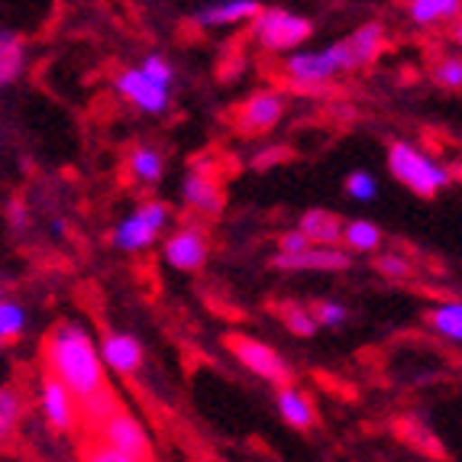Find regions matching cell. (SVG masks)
I'll list each match as a JSON object with an SVG mask.
<instances>
[{"label":"cell","instance_id":"cell-22","mask_svg":"<svg viewBox=\"0 0 462 462\" xmlns=\"http://www.w3.org/2000/svg\"><path fill=\"white\" fill-rule=\"evenodd\" d=\"M411 14H414L417 23H437L439 16H456L459 14V4L456 0H417L411 4Z\"/></svg>","mask_w":462,"mask_h":462},{"label":"cell","instance_id":"cell-35","mask_svg":"<svg viewBox=\"0 0 462 462\" xmlns=\"http://www.w3.org/2000/svg\"><path fill=\"white\" fill-rule=\"evenodd\" d=\"M278 159H288V149H278V152H265V155H259V159H255V165H259V169H265V165H275Z\"/></svg>","mask_w":462,"mask_h":462},{"label":"cell","instance_id":"cell-28","mask_svg":"<svg viewBox=\"0 0 462 462\" xmlns=\"http://www.w3.org/2000/svg\"><path fill=\"white\" fill-rule=\"evenodd\" d=\"M275 310L282 314V320H285L298 337H310V333L317 330V324L310 320V314L304 308H275Z\"/></svg>","mask_w":462,"mask_h":462},{"label":"cell","instance_id":"cell-15","mask_svg":"<svg viewBox=\"0 0 462 462\" xmlns=\"http://www.w3.org/2000/svg\"><path fill=\"white\" fill-rule=\"evenodd\" d=\"M300 236L308 243H317V246H333L343 236V220L327 214V210H310L300 220Z\"/></svg>","mask_w":462,"mask_h":462},{"label":"cell","instance_id":"cell-1","mask_svg":"<svg viewBox=\"0 0 462 462\" xmlns=\"http://www.w3.org/2000/svg\"><path fill=\"white\" fill-rule=\"evenodd\" d=\"M42 365H46V375L62 382L65 392L75 398V404L94 398L100 388H107L91 337L78 324H69V320L55 324L46 333V339H42Z\"/></svg>","mask_w":462,"mask_h":462},{"label":"cell","instance_id":"cell-10","mask_svg":"<svg viewBox=\"0 0 462 462\" xmlns=\"http://www.w3.org/2000/svg\"><path fill=\"white\" fill-rule=\"evenodd\" d=\"M337 62H333L330 52H320V55H294L285 62V75L291 85L300 88H320L324 81H330L337 75Z\"/></svg>","mask_w":462,"mask_h":462},{"label":"cell","instance_id":"cell-4","mask_svg":"<svg viewBox=\"0 0 462 462\" xmlns=\"http://www.w3.org/2000/svg\"><path fill=\"white\" fill-rule=\"evenodd\" d=\"M224 343L239 363L246 365V369H253L255 375H263L265 382H275V385H282V388H291V369L278 359L275 349H269L265 343H259V339L243 337V333H226Z\"/></svg>","mask_w":462,"mask_h":462},{"label":"cell","instance_id":"cell-17","mask_svg":"<svg viewBox=\"0 0 462 462\" xmlns=\"http://www.w3.org/2000/svg\"><path fill=\"white\" fill-rule=\"evenodd\" d=\"M20 417H23V398L16 388H0V449H7L20 430Z\"/></svg>","mask_w":462,"mask_h":462},{"label":"cell","instance_id":"cell-5","mask_svg":"<svg viewBox=\"0 0 462 462\" xmlns=\"http://www.w3.org/2000/svg\"><path fill=\"white\" fill-rule=\"evenodd\" d=\"M253 32L265 49H275L278 52V49L300 46V42L310 36V23L304 16L285 14V10H259V14H255Z\"/></svg>","mask_w":462,"mask_h":462},{"label":"cell","instance_id":"cell-14","mask_svg":"<svg viewBox=\"0 0 462 462\" xmlns=\"http://www.w3.org/2000/svg\"><path fill=\"white\" fill-rule=\"evenodd\" d=\"M278 269H346L349 255L333 246H308L298 255H278Z\"/></svg>","mask_w":462,"mask_h":462},{"label":"cell","instance_id":"cell-18","mask_svg":"<svg viewBox=\"0 0 462 462\" xmlns=\"http://www.w3.org/2000/svg\"><path fill=\"white\" fill-rule=\"evenodd\" d=\"M278 408H282V414H285L288 424L298 427V430H310L314 420H317L310 401L300 392H294V388H282V392H278Z\"/></svg>","mask_w":462,"mask_h":462},{"label":"cell","instance_id":"cell-34","mask_svg":"<svg viewBox=\"0 0 462 462\" xmlns=\"http://www.w3.org/2000/svg\"><path fill=\"white\" fill-rule=\"evenodd\" d=\"M378 272H385V275H398V278H404V275H411V269H408V263H401V259H394V255H385V259H378Z\"/></svg>","mask_w":462,"mask_h":462},{"label":"cell","instance_id":"cell-33","mask_svg":"<svg viewBox=\"0 0 462 462\" xmlns=\"http://www.w3.org/2000/svg\"><path fill=\"white\" fill-rule=\"evenodd\" d=\"M310 243L304 236H300V230H291V233H285L282 236V255H298V253H304Z\"/></svg>","mask_w":462,"mask_h":462},{"label":"cell","instance_id":"cell-19","mask_svg":"<svg viewBox=\"0 0 462 462\" xmlns=\"http://www.w3.org/2000/svg\"><path fill=\"white\" fill-rule=\"evenodd\" d=\"M23 69V39L14 32H0V85L14 81Z\"/></svg>","mask_w":462,"mask_h":462},{"label":"cell","instance_id":"cell-21","mask_svg":"<svg viewBox=\"0 0 462 462\" xmlns=\"http://www.w3.org/2000/svg\"><path fill=\"white\" fill-rule=\"evenodd\" d=\"M430 324L437 327V333H443V337L459 339L462 337V308H459V300H453V304H443L439 310H433Z\"/></svg>","mask_w":462,"mask_h":462},{"label":"cell","instance_id":"cell-29","mask_svg":"<svg viewBox=\"0 0 462 462\" xmlns=\"http://www.w3.org/2000/svg\"><path fill=\"white\" fill-rule=\"evenodd\" d=\"M308 314H310V320H314V324L333 327V324H339V320L346 317V310L339 308V304H330V300H320V304H314Z\"/></svg>","mask_w":462,"mask_h":462},{"label":"cell","instance_id":"cell-13","mask_svg":"<svg viewBox=\"0 0 462 462\" xmlns=\"http://www.w3.org/2000/svg\"><path fill=\"white\" fill-rule=\"evenodd\" d=\"M120 91H124L136 107L149 110V114H159V110L169 107V91L152 85L143 71H126V75L120 78Z\"/></svg>","mask_w":462,"mask_h":462},{"label":"cell","instance_id":"cell-36","mask_svg":"<svg viewBox=\"0 0 462 462\" xmlns=\"http://www.w3.org/2000/svg\"><path fill=\"white\" fill-rule=\"evenodd\" d=\"M198 462H220V459H198Z\"/></svg>","mask_w":462,"mask_h":462},{"label":"cell","instance_id":"cell-16","mask_svg":"<svg viewBox=\"0 0 462 462\" xmlns=\"http://www.w3.org/2000/svg\"><path fill=\"white\" fill-rule=\"evenodd\" d=\"M104 359H107L116 372L130 375V372L139 369L143 349H139V343L133 337H124V333H114V337H110L107 333V339H104Z\"/></svg>","mask_w":462,"mask_h":462},{"label":"cell","instance_id":"cell-8","mask_svg":"<svg viewBox=\"0 0 462 462\" xmlns=\"http://www.w3.org/2000/svg\"><path fill=\"white\" fill-rule=\"evenodd\" d=\"M165 224V208L162 204H143V208L136 210V217H130L120 230H116L114 243L120 249H143L149 246L155 239V233H159V226Z\"/></svg>","mask_w":462,"mask_h":462},{"label":"cell","instance_id":"cell-26","mask_svg":"<svg viewBox=\"0 0 462 462\" xmlns=\"http://www.w3.org/2000/svg\"><path fill=\"white\" fill-rule=\"evenodd\" d=\"M378 226L365 224V220H356V224L346 226V246L353 249H375L378 246Z\"/></svg>","mask_w":462,"mask_h":462},{"label":"cell","instance_id":"cell-12","mask_svg":"<svg viewBox=\"0 0 462 462\" xmlns=\"http://www.w3.org/2000/svg\"><path fill=\"white\" fill-rule=\"evenodd\" d=\"M185 198L194 210H200L204 217H217L224 210V185H220V178H210V175H200V171H191L185 178Z\"/></svg>","mask_w":462,"mask_h":462},{"label":"cell","instance_id":"cell-9","mask_svg":"<svg viewBox=\"0 0 462 462\" xmlns=\"http://www.w3.org/2000/svg\"><path fill=\"white\" fill-rule=\"evenodd\" d=\"M204 255H208V236L194 224L185 226L181 233H175V236L165 243V259H169L175 269H185V272L200 269Z\"/></svg>","mask_w":462,"mask_h":462},{"label":"cell","instance_id":"cell-27","mask_svg":"<svg viewBox=\"0 0 462 462\" xmlns=\"http://www.w3.org/2000/svg\"><path fill=\"white\" fill-rule=\"evenodd\" d=\"M394 430H398V437H401V439H408V443H414L417 449L424 447L427 453L439 456V447H437V443H433L430 437H427V430H424V427L411 424V420H398V424H394Z\"/></svg>","mask_w":462,"mask_h":462},{"label":"cell","instance_id":"cell-20","mask_svg":"<svg viewBox=\"0 0 462 462\" xmlns=\"http://www.w3.org/2000/svg\"><path fill=\"white\" fill-rule=\"evenodd\" d=\"M259 4L253 0H233V4H217V7L204 10L200 14V23H236V20H246V16L259 14Z\"/></svg>","mask_w":462,"mask_h":462},{"label":"cell","instance_id":"cell-6","mask_svg":"<svg viewBox=\"0 0 462 462\" xmlns=\"http://www.w3.org/2000/svg\"><path fill=\"white\" fill-rule=\"evenodd\" d=\"M382 49H385V30H382V23H369L327 52L333 55L337 69H363V65L375 62Z\"/></svg>","mask_w":462,"mask_h":462},{"label":"cell","instance_id":"cell-31","mask_svg":"<svg viewBox=\"0 0 462 462\" xmlns=\"http://www.w3.org/2000/svg\"><path fill=\"white\" fill-rule=\"evenodd\" d=\"M143 75L152 81V85H159V88H165L171 81V69L162 62V59H146V65H143Z\"/></svg>","mask_w":462,"mask_h":462},{"label":"cell","instance_id":"cell-24","mask_svg":"<svg viewBox=\"0 0 462 462\" xmlns=\"http://www.w3.org/2000/svg\"><path fill=\"white\" fill-rule=\"evenodd\" d=\"M130 169H133V175L155 181V178L162 175V159H159L152 149H136V152L130 155Z\"/></svg>","mask_w":462,"mask_h":462},{"label":"cell","instance_id":"cell-11","mask_svg":"<svg viewBox=\"0 0 462 462\" xmlns=\"http://www.w3.org/2000/svg\"><path fill=\"white\" fill-rule=\"evenodd\" d=\"M42 408H46L49 424L59 427V430H75L78 427L75 398H71L62 382H55L52 375H42Z\"/></svg>","mask_w":462,"mask_h":462},{"label":"cell","instance_id":"cell-23","mask_svg":"<svg viewBox=\"0 0 462 462\" xmlns=\"http://www.w3.org/2000/svg\"><path fill=\"white\" fill-rule=\"evenodd\" d=\"M78 456H81V462H133L116 453V449H110L107 443H100L91 433H85V439L78 443Z\"/></svg>","mask_w":462,"mask_h":462},{"label":"cell","instance_id":"cell-30","mask_svg":"<svg viewBox=\"0 0 462 462\" xmlns=\"http://www.w3.org/2000/svg\"><path fill=\"white\" fill-rule=\"evenodd\" d=\"M346 191L353 194V198H359V200H369L372 194H375V181H372L365 171H353V175H349V181H346Z\"/></svg>","mask_w":462,"mask_h":462},{"label":"cell","instance_id":"cell-2","mask_svg":"<svg viewBox=\"0 0 462 462\" xmlns=\"http://www.w3.org/2000/svg\"><path fill=\"white\" fill-rule=\"evenodd\" d=\"M388 165H392V171H394L398 181H404L411 191L424 194V198H433L439 188L447 185V171L437 169L427 155H420L417 149L404 146V143H394L392 146V152H388Z\"/></svg>","mask_w":462,"mask_h":462},{"label":"cell","instance_id":"cell-32","mask_svg":"<svg viewBox=\"0 0 462 462\" xmlns=\"http://www.w3.org/2000/svg\"><path fill=\"white\" fill-rule=\"evenodd\" d=\"M437 81H439V85L459 88V81H462L459 59H449V62H439V69H437Z\"/></svg>","mask_w":462,"mask_h":462},{"label":"cell","instance_id":"cell-7","mask_svg":"<svg viewBox=\"0 0 462 462\" xmlns=\"http://www.w3.org/2000/svg\"><path fill=\"white\" fill-rule=\"evenodd\" d=\"M278 116H282V97L272 91H259L233 114V126L239 136H259L278 124Z\"/></svg>","mask_w":462,"mask_h":462},{"label":"cell","instance_id":"cell-25","mask_svg":"<svg viewBox=\"0 0 462 462\" xmlns=\"http://www.w3.org/2000/svg\"><path fill=\"white\" fill-rule=\"evenodd\" d=\"M23 330V310L10 304V300H0V339H10L14 343Z\"/></svg>","mask_w":462,"mask_h":462},{"label":"cell","instance_id":"cell-3","mask_svg":"<svg viewBox=\"0 0 462 462\" xmlns=\"http://www.w3.org/2000/svg\"><path fill=\"white\" fill-rule=\"evenodd\" d=\"M91 437H97L100 443H107L110 449H116V453L126 456V459H133V462H155L146 430H143V427L136 424V417L124 408L116 411V414H110Z\"/></svg>","mask_w":462,"mask_h":462}]
</instances>
